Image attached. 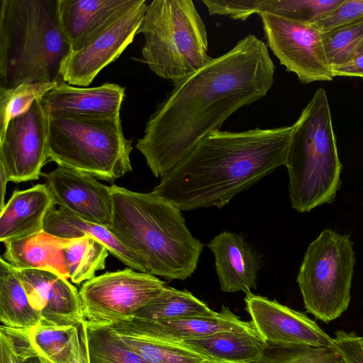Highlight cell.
Instances as JSON below:
<instances>
[{
  "label": "cell",
  "instance_id": "cell-1",
  "mask_svg": "<svg viewBox=\"0 0 363 363\" xmlns=\"http://www.w3.org/2000/svg\"><path fill=\"white\" fill-rule=\"evenodd\" d=\"M274 72L267 45L250 34L174 82L135 145L152 173L164 176L233 113L263 98L273 84Z\"/></svg>",
  "mask_w": 363,
  "mask_h": 363
},
{
  "label": "cell",
  "instance_id": "cell-2",
  "mask_svg": "<svg viewBox=\"0 0 363 363\" xmlns=\"http://www.w3.org/2000/svg\"><path fill=\"white\" fill-rule=\"evenodd\" d=\"M294 130L290 126L213 131L161 177L152 192L181 211L223 208L280 166Z\"/></svg>",
  "mask_w": 363,
  "mask_h": 363
},
{
  "label": "cell",
  "instance_id": "cell-3",
  "mask_svg": "<svg viewBox=\"0 0 363 363\" xmlns=\"http://www.w3.org/2000/svg\"><path fill=\"white\" fill-rule=\"evenodd\" d=\"M111 232L144 262L147 273L185 280L196 271L201 242L186 225L182 211L165 198L110 186Z\"/></svg>",
  "mask_w": 363,
  "mask_h": 363
},
{
  "label": "cell",
  "instance_id": "cell-4",
  "mask_svg": "<svg viewBox=\"0 0 363 363\" xmlns=\"http://www.w3.org/2000/svg\"><path fill=\"white\" fill-rule=\"evenodd\" d=\"M72 52L60 21L59 0H1L0 88L60 83Z\"/></svg>",
  "mask_w": 363,
  "mask_h": 363
},
{
  "label": "cell",
  "instance_id": "cell-5",
  "mask_svg": "<svg viewBox=\"0 0 363 363\" xmlns=\"http://www.w3.org/2000/svg\"><path fill=\"white\" fill-rule=\"evenodd\" d=\"M285 166L294 209L305 213L333 203L342 164L325 89L315 91L294 123Z\"/></svg>",
  "mask_w": 363,
  "mask_h": 363
},
{
  "label": "cell",
  "instance_id": "cell-6",
  "mask_svg": "<svg viewBox=\"0 0 363 363\" xmlns=\"http://www.w3.org/2000/svg\"><path fill=\"white\" fill-rule=\"evenodd\" d=\"M145 39L144 62L159 77L173 82L206 66V26L191 0H153L138 31Z\"/></svg>",
  "mask_w": 363,
  "mask_h": 363
},
{
  "label": "cell",
  "instance_id": "cell-7",
  "mask_svg": "<svg viewBox=\"0 0 363 363\" xmlns=\"http://www.w3.org/2000/svg\"><path fill=\"white\" fill-rule=\"evenodd\" d=\"M132 150L120 117L49 118L48 158L57 166L113 183L133 171Z\"/></svg>",
  "mask_w": 363,
  "mask_h": 363
},
{
  "label": "cell",
  "instance_id": "cell-8",
  "mask_svg": "<svg viewBox=\"0 0 363 363\" xmlns=\"http://www.w3.org/2000/svg\"><path fill=\"white\" fill-rule=\"evenodd\" d=\"M354 264L350 236L322 230L308 245L296 279L308 313L328 323L347 311Z\"/></svg>",
  "mask_w": 363,
  "mask_h": 363
},
{
  "label": "cell",
  "instance_id": "cell-9",
  "mask_svg": "<svg viewBox=\"0 0 363 363\" xmlns=\"http://www.w3.org/2000/svg\"><path fill=\"white\" fill-rule=\"evenodd\" d=\"M165 286L156 276L131 268L107 272L82 285L83 320L101 325L130 320Z\"/></svg>",
  "mask_w": 363,
  "mask_h": 363
},
{
  "label": "cell",
  "instance_id": "cell-10",
  "mask_svg": "<svg viewBox=\"0 0 363 363\" xmlns=\"http://www.w3.org/2000/svg\"><path fill=\"white\" fill-rule=\"evenodd\" d=\"M258 15L267 46L288 72L296 74L304 84L333 79L323 45L322 33L312 23L267 13Z\"/></svg>",
  "mask_w": 363,
  "mask_h": 363
},
{
  "label": "cell",
  "instance_id": "cell-11",
  "mask_svg": "<svg viewBox=\"0 0 363 363\" xmlns=\"http://www.w3.org/2000/svg\"><path fill=\"white\" fill-rule=\"evenodd\" d=\"M40 100L12 118L0 135V170L9 182L38 179L49 160V117Z\"/></svg>",
  "mask_w": 363,
  "mask_h": 363
},
{
  "label": "cell",
  "instance_id": "cell-12",
  "mask_svg": "<svg viewBox=\"0 0 363 363\" xmlns=\"http://www.w3.org/2000/svg\"><path fill=\"white\" fill-rule=\"evenodd\" d=\"M147 5L145 0H138L84 48L72 51L62 67L64 82L74 86H88L101 70L115 61L132 43Z\"/></svg>",
  "mask_w": 363,
  "mask_h": 363
},
{
  "label": "cell",
  "instance_id": "cell-13",
  "mask_svg": "<svg viewBox=\"0 0 363 363\" xmlns=\"http://www.w3.org/2000/svg\"><path fill=\"white\" fill-rule=\"evenodd\" d=\"M246 308L257 333L273 345L334 347L333 338L304 313L251 291Z\"/></svg>",
  "mask_w": 363,
  "mask_h": 363
},
{
  "label": "cell",
  "instance_id": "cell-14",
  "mask_svg": "<svg viewBox=\"0 0 363 363\" xmlns=\"http://www.w3.org/2000/svg\"><path fill=\"white\" fill-rule=\"evenodd\" d=\"M42 175L59 208L82 220L109 228L113 216L110 186L90 174L62 166Z\"/></svg>",
  "mask_w": 363,
  "mask_h": 363
},
{
  "label": "cell",
  "instance_id": "cell-15",
  "mask_svg": "<svg viewBox=\"0 0 363 363\" xmlns=\"http://www.w3.org/2000/svg\"><path fill=\"white\" fill-rule=\"evenodd\" d=\"M13 268L40 314V325L65 327L83 320L79 291L67 279L50 271Z\"/></svg>",
  "mask_w": 363,
  "mask_h": 363
},
{
  "label": "cell",
  "instance_id": "cell-16",
  "mask_svg": "<svg viewBox=\"0 0 363 363\" xmlns=\"http://www.w3.org/2000/svg\"><path fill=\"white\" fill-rule=\"evenodd\" d=\"M117 334L155 339L170 342L208 337L224 332L256 330L252 321H243L228 307L212 317H194L169 320H145L133 319L108 325Z\"/></svg>",
  "mask_w": 363,
  "mask_h": 363
},
{
  "label": "cell",
  "instance_id": "cell-17",
  "mask_svg": "<svg viewBox=\"0 0 363 363\" xmlns=\"http://www.w3.org/2000/svg\"><path fill=\"white\" fill-rule=\"evenodd\" d=\"M125 88L113 83L82 88L65 82L57 84L40 100L49 118L79 116L120 117Z\"/></svg>",
  "mask_w": 363,
  "mask_h": 363
},
{
  "label": "cell",
  "instance_id": "cell-18",
  "mask_svg": "<svg viewBox=\"0 0 363 363\" xmlns=\"http://www.w3.org/2000/svg\"><path fill=\"white\" fill-rule=\"evenodd\" d=\"M207 246L214 255L216 273L223 292L247 293L256 289L261 258L241 235L223 231Z\"/></svg>",
  "mask_w": 363,
  "mask_h": 363
},
{
  "label": "cell",
  "instance_id": "cell-19",
  "mask_svg": "<svg viewBox=\"0 0 363 363\" xmlns=\"http://www.w3.org/2000/svg\"><path fill=\"white\" fill-rule=\"evenodd\" d=\"M138 0H59L62 30L72 51L84 48Z\"/></svg>",
  "mask_w": 363,
  "mask_h": 363
},
{
  "label": "cell",
  "instance_id": "cell-20",
  "mask_svg": "<svg viewBox=\"0 0 363 363\" xmlns=\"http://www.w3.org/2000/svg\"><path fill=\"white\" fill-rule=\"evenodd\" d=\"M55 206L46 184L14 191L0 210V241L4 243L43 231L45 217Z\"/></svg>",
  "mask_w": 363,
  "mask_h": 363
},
{
  "label": "cell",
  "instance_id": "cell-21",
  "mask_svg": "<svg viewBox=\"0 0 363 363\" xmlns=\"http://www.w3.org/2000/svg\"><path fill=\"white\" fill-rule=\"evenodd\" d=\"M72 240L43 230L4 242L2 257L16 269L50 271L68 279L63 250Z\"/></svg>",
  "mask_w": 363,
  "mask_h": 363
},
{
  "label": "cell",
  "instance_id": "cell-22",
  "mask_svg": "<svg viewBox=\"0 0 363 363\" xmlns=\"http://www.w3.org/2000/svg\"><path fill=\"white\" fill-rule=\"evenodd\" d=\"M43 230L55 236L74 239L91 237L101 243L124 264L134 270L147 273L143 260L123 245L111 232L102 225L86 221L60 208H51L45 220Z\"/></svg>",
  "mask_w": 363,
  "mask_h": 363
},
{
  "label": "cell",
  "instance_id": "cell-23",
  "mask_svg": "<svg viewBox=\"0 0 363 363\" xmlns=\"http://www.w3.org/2000/svg\"><path fill=\"white\" fill-rule=\"evenodd\" d=\"M343 0H228L223 7L225 16L246 20L254 13H267L284 18L313 23Z\"/></svg>",
  "mask_w": 363,
  "mask_h": 363
},
{
  "label": "cell",
  "instance_id": "cell-24",
  "mask_svg": "<svg viewBox=\"0 0 363 363\" xmlns=\"http://www.w3.org/2000/svg\"><path fill=\"white\" fill-rule=\"evenodd\" d=\"M177 343L211 359L235 363H257L267 346L257 330L220 333Z\"/></svg>",
  "mask_w": 363,
  "mask_h": 363
},
{
  "label": "cell",
  "instance_id": "cell-25",
  "mask_svg": "<svg viewBox=\"0 0 363 363\" xmlns=\"http://www.w3.org/2000/svg\"><path fill=\"white\" fill-rule=\"evenodd\" d=\"M0 320L6 328L29 331L41 316L30 303L25 288L13 267L0 258Z\"/></svg>",
  "mask_w": 363,
  "mask_h": 363
},
{
  "label": "cell",
  "instance_id": "cell-26",
  "mask_svg": "<svg viewBox=\"0 0 363 363\" xmlns=\"http://www.w3.org/2000/svg\"><path fill=\"white\" fill-rule=\"evenodd\" d=\"M216 313L189 291L166 286L156 298L138 311L131 320H169L212 317Z\"/></svg>",
  "mask_w": 363,
  "mask_h": 363
},
{
  "label": "cell",
  "instance_id": "cell-27",
  "mask_svg": "<svg viewBox=\"0 0 363 363\" xmlns=\"http://www.w3.org/2000/svg\"><path fill=\"white\" fill-rule=\"evenodd\" d=\"M109 252L106 247L91 237L74 238L63 250L69 279L77 284L94 278L104 269Z\"/></svg>",
  "mask_w": 363,
  "mask_h": 363
},
{
  "label": "cell",
  "instance_id": "cell-28",
  "mask_svg": "<svg viewBox=\"0 0 363 363\" xmlns=\"http://www.w3.org/2000/svg\"><path fill=\"white\" fill-rule=\"evenodd\" d=\"M79 323L65 327L39 325L29 331L32 345L48 362L67 363L79 342Z\"/></svg>",
  "mask_w": 363,
  "mask_h": 363
},
{
  "label": "cell",
  "instance_id": "cell-29",
  "mask_svg": "<svg viewBox=\"0 0 363 363\" xmlns=\"http://www.w3.org/2000/svg\"><path fill=\"white\" fill-rule=\"evenodd\" d=\"M114 333L128 347L150 363H204L211 359L177 342Z\"/></svg>",
  "mask_w": 363,
  "mask_h": 363
},
{
  "label": "cell",
  "instance_id": "cell-30",
  "mask_svg": "<svg viewBox=\"0 0 363 363\" xmlns=\"http://www.w3.org/2000/svg\"><path fill=\"white\" fill-rule=\"evenodd\" d=\"M86 323L90 363H150L106 326Z\"/></svg>",
  "mask_w": 363,
  "mask_h": 363
},
{
  "label": "cell",
  "instance_id": "cell-31",
  "mask_svg": "<svg viewBox=\"0 0 363 363\" xmlns=\"http://www.w3.org/2000/svg\"><path fill=\"white\" fill-rule=\"evenodd\" d=\"M257 363H346L335 347L268 345Z\"/></svg>",
  "mask_w": 363,
  "mask_h": 363
},
{
  "label": "cell",
  "instance_id": "cell-32",
  "mask_svg": "<svg viewBox=\"0 0 363 363\" xmlns=\"http://www.w3.org/2000/svg\"><path fill=\"white\" fill-rule=\"evenodd\" d=\"M363 40V18L322 33L325 56L331 67L350 61Z\"/></svg>",
  "mask_w": 363,
  "mask_h": 363
},
{
  "label": "cell",
  "instance_id": "cell-33",
  "mask_svg": "<svg viewBox=\"0 0 363 363\" xmlns=\"http://www.w3.org/2000/svg\"><path fill=\"white\" fill-rule=\"evenodd\" d=\"M57 84L36 82L23 84L11 89L0 88V135L12 118L25 112Z\"/></svg>",
  "mask_w": 363,
  "mask_h": 363
},
{
  "label": "cell",
  "instance_id": "cell-34",
  "mask_svg": "<svg viewBox=\"0 0 363 363\" xmlns=\"http://www.w3.org/2000/svg\"><path fill=\"white\" fill-rule=\"evenodd\" d=\"M38 352L32 345L29 331L0 327V363H22Z\"/></svg>",
  "mask_w": 363,
  "mask_h": 363
},
{
  "label": "cell",
  "instance_id": "cell-35",
  "mask_svg": "<svg viewBox=\"0 0 363 363\" xmlns=\"http://www.w3.org/2000/svg\"><path fill=\"white\" fill-rule=\"evenodd\" d=\"M362 18L363 0H343L312 24L320 33H325Z\"/></svg>",
  "mask_w": 363,
  "mask_h": 363
},
{
  "label": "cell",
  "instance_id": "cell-36",
  "mask_svg": "<svg viewBox=\"0 0 363 363\" xmlns=\"http://www.w3.org/2000/svg\"><path fill=\"white\" fill-rule=\"evenodd\" d=\"M333 338L334 347L346 363H363V345L361 337L354 332L337 330Z\"/></svg>",
  "mask_w": 363,
  "mask_h": 363
},
{
  "label": "cell",
  "instance_id": "cell-37",
  "mask_svg": "<svg viewBox=\"0 0 363 363\" xmlns=\"http://www.w3.org/2000/svg\"><path fill=\"white\" fill-rule=\"evenodd\" d=\"M79 337L77 346L72 357L67 363H90L87 342L86 323L84 320H82L79 323Z\"/></svg>",
  "mask_w": 363,
  "mask_h": 363
},
{
  "label": "cell",
  "instance_id": "cell-38",
  "mask_svg": "<svg viewBox=\"0 0 363 363\" xmlns=\"http://www.w3.org/2000/svg\"><path fill=\"white\" fill-rule=\"evenodd\" d=\"M335 77H363V52L355 55L347 63L331 67Z\"/></svg>",
  "mask_w": 363,
  "mask_h": 363
},
{
  "label": "cell",
  "instance_id": "cell-39",
  "mask_svg": "<svg viewBox=\"0 0 363 363\" xmlns=\"http://www.w3.org/2000/svg\"><path fill=\"white\" fill-rule=\"evenodd\" d=\"M8 179L5 177L3 171L0 170V184H1V203H0V210H1L5 206L4 198L6 194V183Z\"/></svg>",
  "mask_w": 363,
  "mask_h": 363
},
{
  "label": "cell",
  "instance_id": "cell-40",
  "mask_svg": "<svg viewBox=\"0 0 363 363\" xmlns=\"http://www.w3.org/2000/svg\"><path fill=\"white\" fill-rule=\"evenodd\" d=\"M22 363H48L38 353L26 358Z\"/></svg>",
  "mask_w": 363,
  "mask_h": 363
},
{
  "label": "cell",
  "instance_id": "cell-41",
  "mask_svg": "<svg viewBox=\"0 0 363 363\" xmlns=\"http://www.w3.org/2000/svg\"><path fill=\"white\" fill-rule=\"evenodd\" d=\"M204 363H235V362H228V361H224V360H218V359H209Z\"/></svg>",
  "mask_w": 363,
  "mask_h": 363
},
{
  "label": "cell",
  "instance_id": "cell-42",
  "mask_svg": "<svg viewBox=\"0 0 363 363\" xmlns=\"http://www.w3.org/2000/svg\"><path fill=\"white\" fill-rule=\"evenodd\" d=\"M363 52V40L360 43V44L359 45L357 50H356V52H355V55H358V54H361Z\"/></svg>",
  "mask_w": 363,
  "mask_h": 363
},
{
  "label": "cell",
  "instance_id": "cell-43",
  "mask_svg": "<svg viewBox=\"0 0 363 363\" xmlns=\"http://www.w3.org/2000/svg\"><path fill=\"white\" fill-rule=\"evenodd\" d=\"M361 340H362V342L363 343V337H361Z\"/></svg>",
  "mask_w": 363,
  "mask_h": 363
},
{
  "label": "cell",
  "instance_id": "cell-44",
  "mask_svg": "<svg viewBox=\"0 0 363 363\" xmlns=\"http://www.w3.org/2000/svg\"><path fill=\"white\" fill-rule=\"evenodd\" d=\"M361 341H362V340H361ZM362 345H363V343H362Z\"/></svg>",
  "mask_w": 363,
  "mask_h": 363
}]
</instances>
